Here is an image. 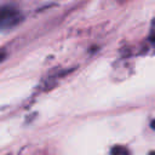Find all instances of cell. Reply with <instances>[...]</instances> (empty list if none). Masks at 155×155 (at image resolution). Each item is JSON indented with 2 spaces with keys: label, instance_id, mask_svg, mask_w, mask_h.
<instances>
[{
  "label": "cell",
  "instance_id": "6da1fadb",
  "mask_svg": "<svg viewBox=\"0 0 155 155\" xmlns=\"http://www.w3.org/2000/svg\"><path fill=\"white\" fill-rule=\"evenodd\" d=\"M23 21L21 11L11 5L0 7V31H7L17 27Z\"/></svg>",
  "mask_w": 155,
  "mask_h": 155
},
{
  "label": "cell",
  "instance_id": "7a4b0ae2",
  "mask_svg": "<svg viewBox=\"0 0 155 155\" xmlns=\"http://www.w3.org/2000/svg\"><path fill=\"white\" fill-rule=\"evenodd\" d=\"M110 155H130V153H128L126 147L115 145V147H113V149L110 151Z\"/></svg>",
  "mask_w": 155,
  "mask_h": 155
},
{
  "label": "cell",
  "instance_id": "3957f363",
  "mask_svg": "<svg viewBox=\"0 0 155 155\" xmlns=\"http://www.w3.org/2000/svg\"><path fill=\"white\" fill-rule=\"evenodd\" d=\"M4 58H5V53L4 52H0V62H2Z\"/></svg>",
  "mask_w": 155,
  "mask_h": 155
},
{
  "label": "cell",
  "instance_id": "277c9868",
  "mask_svg": "<svg viewBox=\"0 0 155 155\" xmlns=\"http://www.w3.org/2000/svg\"><path fill=\"white\" fill-rule=\"evenodd\" d=\"M151 127H153V128H154V130H155V120H154V121H153V122H151Z\"/></svg>",
  "mask_w": 155,
  "mask_h": 155
},
{
  "label": "cell",
  "instance_id": "5b68a950",
  "mask_svg": "<svg viewBox=\"0 0 155 155\" xmlns=\"http://www.w3.org/2000/svg\"><path fill=\"white\" fill-rule=\"evenodd\" d=\"M149 155H155V151H150V153H149Z\"/></svg>",
  "mask_w": 155,
  "mask_h": 155
}]
</instances>
